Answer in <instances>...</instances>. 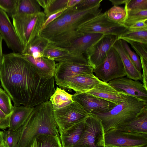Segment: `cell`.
<instances>
[{"mask_svg":"<svg viewBox=\"0 0 147 147\" xmlns=\"http://www.w3.org/2000/svg\"><path fill=\"white\" fill-rule=\"evenodd\" d=\"M126 11V17L122 25L127 28L137 22L147 19V10L136 9Z\"/></svg>","mask_w":147,"mask_h":147,"instance_id":"f1b7e54d","label":"cell"},{"mask_svg":"<svg viewBox=\"0 0 147 147\" xmlns=\"http://www.w3.org/2000/svg\"><path fill=\"white\" fill-rule=\"evenodd\" d=\"M73 95L74 101L78 103L88 114L107 113L116 105L86 92L76 93Z\"/></svg>","mask_w":147,"mask_h":147,"instance_id":"7c38bea8","label":"cell"},{"mask_svg":"<svg viewBox=\"0 0 147 147\" xmlns=\"http://www.w3.org/2000/svg\"><path fill=\"white\" fill-rule=\"evenodd\" d=\"M103 0H81L74 7L79 10L87 9L100 4Z\"/></svg>","mask_w":147,"mask_h":147,"instance_id":"f35d334b","label":"cell"},{"mask_svg":"<svg viewBox=\"0 0 147 147\" xmlns=\"http://www.w3.org/2000/svg\"><path fill=\"white\" fill-rule=\"evenodd\" d=\"M21 131V127L12 131L8 129L3 131V143L6 147H16L19 141Z\"/></svg>","mask_w":147,"mask_h":147,"instance_id":"1f68e13d","label":"cell"},{"mask_svg":"<svg viewBox=\"0 0 147 147\" xmlns=\"http://www.w3.org/2000/svg\"><path fill=\"white\" fill-rule=\"evenodd\" d=\"M49 43L46 39L39 36L24 48L21 54L30 55L35 58L43 57L44 51Z\"/></svg>","mask_w":147,"mask_h":147,"instance_id":"484cf974","label":"cell"},{"mask_svg":"<svg viewBox=\"0 0 147 147\" xmlns=\"http://www.w3.org/2000/svg\"><path fill=\"white\" fill-rule=\"evenodd\" d=\"M0 83L14 106L34 107L49 100L55 90L54 77H45L37 73L19 53L3 54Z\"/></svg>","mask_w":147,"mask_h":147,"instance_id":"6da1fadb","label":"cell"},{"mask_svg":"<svg viewBox=\"0 0 147 147\" xmlns=\"http://www.w3.org/2000/svg\"><path fill=\"white\" fill-rule=\"evenodd\" d=\"M37 147H62L59 136L48 134L36 136Z\"/></svg>","mask_w":147,"mask_h":147,"instance_id":"f546056e","label":"cell"},{"mask_svg":"<svg viewBox=\"0 0 147 147\" xmlns=\"http://www.w3.org/2000/svg\"><path fill=\"white\" fill-rule=\"evenodd\" d=\"M101 120L89 114L85 121V128L81 137L75 147H102L101 137L104 133Z\"/></svg>","mask_w":147,"mask_h":147,"instance_id":"30bf717a","label":"cell"},{"mask_svg":"<svg viewBox=\"0 0 147 147\" xmlns=\"http://www.w3.org/2000/svg\"><path fill=\"white\" fill-rule=\"evenodd\" d=\"M122 93L123 101L109 112L91 114L100 119L104 133L132 119L147 106V101Z\"/></svg>","mask_w":147,"mask_h":147,"instance_id":"277c9868","label":"cell"},{"mask_svg":"<svg viewBox=\"0 0 147 147\" xmlns=\"http://www.w3.org/2000/svg\"><path fill=\"white\" fill-rule=\"evenodd\" d=\"M22 55L37 73L47 78L54 77L56 65L55 61L44 57L35 58Z\"/></svg>","mask_w":147,"mask_h":147,"instance_id":"ffe728a7","label":"cell"},{"mask_svg":"<svg viewBox=\"0 0 147 147\" xmlns=\"http://www.w3.org/2000/svg\"><path fill=\"white\" fill-rule=\"evenodd\" d=\"M67 8H64L58 12L51 15L46 19L43 26L42 29L45 28L48 25L60 16Z\"/></svg>","mask_w":147,"mask_h":147,"instance_id":"7bdbcfd3","label":"cell"},{"mask_svg":"<svg viewBox=\"0 0 147 147\" xmlns=\"http://www.w3.org/2000/svg\"><path fill=\"white\" fill-rule=\"evenodd\" d=\"M3 40V38L1 35L0 34V73L3 55V54L2 53V42ZM0 87L1 88L0 83Z\"/></svg>","mask_w":147,"mask_h":147,"instance_id":"bcb514c9","label":"cell"},{"mask_svg":"<svg viewBox=\"0 0 147 147\" xmlns=\"http://www.w3.org/2000/svg\"><path fill=\"white\" fill-rule=\"evenodd\" d=\"M104 35L94 33H85L75 40L68 48L81 55L86 54L87 50Z\"/></svg>","mask_w":147,"mask_h":147,"instance_id":"7402d4cb","label":"cell"},{"mask_svg":"<svg viewBox=\"0 0 147 147\" xmlns=\"http://www.w3.org/2000/svg\"><path fill=\"white\" fill-rule=\"evenodd\" d=\"M105 13L107 17L109 20L121 25L126 16V11L124 8L118 6H113Z\"/></svg>","mask_w":147,"mask_h":147,"instance_id":"4dcf8cb0","label":"cell"},{"mask_svg":"<svg viewBox=\"0 0 147 147\" xmlns=\"http://www.w3.org/2000/svg\"><path fill=\"white\" fill-rule=\"evenodd\" d=\"M0 147H6L4 145V144L3 143L1 144H0Z\"/></svg>","mask_w":147,"mask_h":147,"instance_id":"681fc988","label":"cell"},{"mask_svg":"<svg viewBox=\"0 0 147 147\" xmlns=\"http://www.w3.org/2000/svg\"><path fill=\"white\" fill-rule=\"evenodd\" d=\"M115 128L133 134H147V106L134 118Z\"/></svg>","mask_w":147,"mask_h":147,"instance_id":"d6986e66","label":"cell"},{"mask_svg":"<svg viewBox=\"0 0 147 147\" xmlns=\"http://www.w3.org/2000/svg\"><path fill=\"white\" fill-rule=\"evenodd\" d=\"M127 29L125 26L109 20L105 12L82 24L78 27L77 31L83 33H94L119 36Z\"/></svg>","mask_w":147,"mask_h":147,"instance_id":"ba28073f","label":"cell"},{"mask_svg":"<svg viewBox=\"0 0 147 147\" xmlns=\"http://www.w3.org/2000/svg\"><path fill=\"white\" fill-rule=\"evenodd\" d=\"M101 142L103 147H147V134H133L115 128L102 134Z\"/></svg>","mask_w":147,"mask_h":147,"instance_id":"8992f818","label":"cell"},{"mask_svg":"<svg viewBox=\"0 0 147 147\" xmlns=\"http://www.w3.org/2000/svg\"><path fill=\"white\" fill-rule=\"evenodd\" d=\"M127 28L131 30H147V19L137 22L130 26Z\"/></svg>","mask_w":147,"mask_h":147,"instance_id":"ab89813d","label":"cell"},{"mask_svg":"<svg viewBox=\"0 0 147 147\" xmlns=\"http://www.w3.org/2000/svg\"><path fill=\"white\" fill-rule=\"evenodd\" d=\"M3 131H0V144L3 143Z\"/></svg>","mask_w":147,"mask_h":147,"instance_id":"7dc6e473","label":"cell"},{"mask_svg":"<svg viewBox=\"0 0 147 147\" xmlns=\"http://www.w3.org/2000/svg\"><path fill=\"white\" fill-rule=\"evenodd\" d=\"M116 90L147 101V90L143 84L126 76L119 78L109 82Z\"/></svg>","mask_w":147,"mask_h":147,"instance_id":"2e32d148","label":"cell"},{"mask_svg":"<svg viewBox=\"0 0 147 147\" xmlns=\"http://www.w3.org/2000/svg\"><path fill=\"white\" fill-rule=\"evenodd\" d=\"M86 93L118 105L123 100L122 93L116 90L108 82L101 81Z\"/></svg>","mask_w":147,"mask_h":147,"instance_id":"ac0fdd59","label":"cell"},{"mask_svg":"<svg viewBox=\"0 0 147 147\" xmlns=\"http://www.w3.org/2000/svg\"><path fill=\"white\" fill-rule=\"evenodd\" d=\"M13 24L24 48L40 36L46 19L43 12L12 16Z\"/></svg>","mask_w":147,"mask_h":147,"instance_id":"5b68a950","label":"cell"},{"mask_svg":"<svg viewBox=\"0 0 147 147\" xmlns=\"http://www.w3.org/2000/svg\"><path fill=\"white\" fill-rule=\"evenodd\" d=\"M104 147H114L112 146H105Z\"/></svg>","mask_w":147,"mask_h":147,"instance_id":"816d5d0a","label":"cell"},{"mask_svg":"<svg viewBox=\"0 0 147 147\" xmlns=\"http://www.w3.org/2000/svg\"><path fill=\"white\" fill-rule=\"evenodd\" d=\"M43 57L59 63H69L88 64L84 55L67 48L58 46L49 43L43 54Z\"/></svg>","mask_w":147,"mask_h":147,"instance_id":"5bb4252c","label":"cell"},{"mask_svg":"<svg viewBox=\"0 0 147 147\" xmlns=\"http://www.w3.org/2000/svg\"><path fill=\"white\" fill-rule=\"evenodd\" d=\"M34 107L23 105L13 106L10 115V126L8 129L14 131L22 126L32 112Z\"/></svg>","mask_w":147,"mask_h":147,"instance_id":"cb8c5ba5","label":"cell"},{"mask_svg":"<svg viewBox=\"0 0 147 147\" xmlns=\"http://www.w3.org/2000/svg\"><path fill=\"white\" fill-rule=\"evenodd\" d=\"M93 72L98 79L106 82L126 76L121 59L113 47L104 61L94 69Z\"/></svg>","mask_w":147,"mask_h":147,"instance_id":"52a82bcc","label":"cell"},{"mask_svg":"<svg viewBox=\"0 0 147 147\" xmlns=\"http://www.w3.org/2000/svg\"><path fill=\"white\" fill-rule=\"evenodd\" d=\"M0 34L8 48L22 54L24 47L8 15L0 9Z\"/></svg>","mask_w":147,"mask_h":147,"instance_id":"9a60e30c","label":"cell"},{"mask_svg":"<svg viewBox=\"0 0 147 147\" xmlns=\"http://www.w3.org/2000/svg\"><path fill=\"white\" fill-rule=\"evenodd\" d=\"M121 41L124 49L136 68L139 72H141L142 64L138 55L131 50L127 42L122 40H121Z\"/></svg>","mask_w":147,"mask_h":147,"instance_id":"e575fe53","label":"cell"},{"mask_svg":"<svg viewBox=\"0 0 147 147\" xmlns=\"http://www.w3.org/2000/svg\"><path fill=\"white\" fill-rule=\"evenodd\" d=\"M112 5L115 6H118L119 5L125 3L127 0H109Z\"/></svg>","mask_w":147,"mask_h":147,"instance_id":"f6af8a7d","label":"cell"},{"mask_svg":"<svg viewBox=\"0 0 147 147\" xmlns=\"http://www.w3.org/2000/svg\"><path fill=\"white\" fill-rule=\"evenodd\" d=\"M55 81L61 88L72 89L76 93H80L91 90L101 80L93 74L75 75Z\"/></svg>","mask_w":147,"mask_h":147,"instance_id":"8fae6325","label":"cell"},{"mask_svg":"<svg viewBox=\"0 0 147 147\" xmlns=\"http://www.w3.org/2000/svg\"><path fill=\"white\" fill-rule=\"evenodd\" d=\"M68 0H49L46 7L44 9V13L46 18L49 16L67 7Z\"/></svg>","mask_w":147,"mask_h":147,"instance_id":"d6a6232c","label":"cell"},{"mask_svg":"<svg viewBox=\"0 0 147 147\" xmlns=\"http://www.w3.org/2000/svg\"><path fill=\"white\" fill-rule=\"evenodd\" d=\"M73 96L64 89L57 87L49 99L53 110L64 108L72 103L74 102Z\"/></svg>","mask_w":147,"mask_h":147,"instance_id":"d4e9b609","label":"cell"},{"mask_svg":"<svg viewBox=\"0 0 147 147\" xmlns=\"http://www.w3.org/2000/svg\"><path fill=\"white\" fill-rule=\"evenodd\" d=\"M59 134L84 120L89 114L77 102H74L61 109L53 110Z\"/></svg>","mask_w":147,"mask_h":147,"instance_id":"9c48e42d","label":"cell"},{"mask_svg":"<svg viewBox=\"0 0 147 147\" xmlns=\"http://www.w3.org/2000/svg\"><path fill=\"white\" fill-rule=\"evenodd\" d=\"M43 134L60 136L49 100L34 107L32 112L21 126V134L16 147H30L36 137Z\"/></svg>","mask_w":147,"mask_h":147,"instance_id":"3957f363","label":"cell"},{"mask_svg":"<svg viewBox=\"0 0 147 147\" xmlns=\"http://www.w3.org/2000/svg\"><path fill=\"white\" fill-rule=\"evenodd\" d=\"M124 8L126 11L136 9L147 10V0H127Z\"/></svg>","mask_w":147,"mask_h":147,"instance_id":"d590c367","label":"cell"},{"mask_svg":"<svg viewBox=\"0 0 147 147\" xmlns=\"http://www.w3.org/2000/svg\"><path fill=\"white\" fill-rule=\"evenodd\" d=\"M10 115L4 113L0 109V129H2L9 128L10 126Z\"/></svg>","mask_w":147,"mask_h":147,"instance_id":"60d3db41","label":"cell"},{"mask_svg":"<svg viewBox=\"0 0 147 147\" xmlns=\"http://www.w3.org/2000/svg\"><path fill=\"white\" fill-rule=\"evenodd\" d=\"M119 54L122 62L126 76L134 80H142V74L136 68L129 58L121 42L117 40L113 47Z\"/></svg>","mask_w":147,"mask_h":147,"instance_id":"44dd1931","label":"cell"},{"mask_svg":"<svg viewBox=\"0 0 147 147\" xmlns=\"http://www.w3.org/2000/svg\"><path fill=\"white\" fill-rule=\"evenodd\" d=\"M100 4L91 8L79 10L74 7L67 8L59 17L41 31L40 36L49 42L58 46L68 48L84 33L77 29L82 24L101 13Z\"/></svg>","mask_w":147,"mask_h":147,"instance_id":"7a4b0ae2","label":"cell"},{"mask_svg":"<svg viewBox=\"0 0 147 147\" xmlns=\"http://www.w3.org/2000/svg\"><path fill=\"white\" fill-rule=\"evenodd\" d=\"M119 39L127 42L132 41L147 44V30H131L127 28L118 36V40Z\"/></svg>","mask_w":147,"mask_h":147,"instance_id":"83f0119b","label":"cell"},{"mask_svg":"<svg viewBox=\"0 0 147 147\" xmlns=\"http://www.w3.org/2000/svg\"><path fill=\"white\" fill-rule=\"evenodd\" d=\"M17 0H0V9L10 17L14 13Z\"/></svg>","mask_w":147,"mask_h":147,"instance_id":"8d00e7d4","label":"cell"},{"mask_svg":"<svg viewBox=\"0 0 147 147\" xmlns=\"http://www.w3.org/2000/svg\"><path fill=\"white\" fill-rule=\"evenodd\" d=\"M93 68L89 64L69 63L56 64L54 78V80L64 77L83 74H93Z\"/></svg>","mask_w":147,"mask_h":147,"instance_id":"e0dca14e","label":"cell"},{"mask_svg":"<svg viewBox=\"0 0 147 147\" xmlns=\"http://www.w3.org/2000/svg\"><path fill=\"white\" fill-rule=\"evenodd\" d=\"M81 0H68L67 7V8H72L79 3Z\"/></svg>","mask_w":147,"mask_h":147,"instance_id":"ee69618b","label":"cell"},{"mask_svg":"<svg viewBox=\"0 0 147 147\" xmlns=\"http://www.w3.org/2000/svg\"><path fill=\"white\" fill-rule=\"evenodd\" d=\"M127 43L131 45L138 55L147 61V44L132 41H128Z\"/></svg>","mask_w":147,"mask_h":147,"instance_id":"74e56055","label":"cell"},{"mask_svg":"<svg viewBox=\"0 0 147 147\" xmlns=\"http://www.w3.org/2000/svg\"><path fill=\"white\" fill-rule=\"evenodd\" d=\"M4 91V90H3L1 87H0V93L2 92H3Z\"/></svg>","mask_w":147,"mask_h":147,"instance_id":"f907efd6","label":"cell"},{"mask_svg":"<svg viewBox=\"0 0 147 147\" xmlns=\"http://www.w3.org/2000/svg\"><path fill=\"white\" fill-rule=\"evenodd\" d=\"M13 108L11 100L4 90L0 93V109L5 114L9 115L11 113Z\"/></svg>","mask_w":147,"mask_h":147,"instance_id":"836d02e7","label":"cell"},{"mask_svg":"<svg viewBox=\"0 0 147 147\" xmlns=\"http://www.w3.org/2000/svg\"><path fill=\"white\" fill-rule=\"evenodd\" d=\"M85 121L64 130L59 134L62 147H75L84 130Z\"/></svg>","mask_w":147,"mask_h":147,"instance_id":"603a6c76","label":"cell"},{"mask_svg":"<svg viewBox=\"0 0 147 147\" xmlns=\"http://www.w3.org/2000/svg\"><path fill=\"white\" fill-rule=\"evenodd\" d=\"M41 12H42L41 7L37 0H17L13 15H30Z\"/></svg>","mask_w":147,"mask_h":147,"instance_id":"4316f807","label":"cell"},{"mask_svg":"<svg viewBox=\"0 0 147 147\" xmlns=\"http://www.w3.org/2000/svg\"><path fill=\"white\" fill-rule=\"evenodd\" d=\"M118 36L112 35H104L89 49L86 53L88 64L94 69L100 65L118 40Z\"/></svg>","mask_w":147,"mask_h":147,"instance_id":"4fadbf2b","label":"cell"},{"mask_svg":"<svg viewBox=\"0 0 147 147\" xmlns=\"http://www.w3.org/2000/svg\"><path fill=\"white\" fill-rule=\"evenodd\" d=\"M30 147H37L36 141L35 138Z\"/></svg>","mask_w":147,"mask_h":147,"instance_id":"c3c4849f","label":"cell"},{"mask_svg":"<svg viewBox=\"0 0 147 147\" xmlns=\"http://www.w3.org/2000/svg\"><path fill=\"white\" fill-rule=\"evenodd\" d=\"M140 59L143 70L142 80L143 85L147 90V61L141 57H140Z\"/></svg>","mask_w":147,"mask_h":147,"instance_id":"b9f144b4","label":"cell"}]
</instances>
